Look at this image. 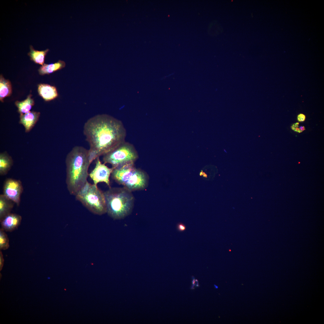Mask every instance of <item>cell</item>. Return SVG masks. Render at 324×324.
Returning <instances> with one entry per match:
<instances>
[{"label": "cell", "mask_w": 324, "mask_h": 324, "mask_svg": "<svg viewBox=\"0 0 324 324\" xmlns=\"http://www.w3.org/2000/svg\"><path fill=\"white\" fill-rule=\"evenodd\" d=\"M4 262V259L2 252L1 250L0 251V270L2 269L3 267Z\"/></svg>", "instance_id": "obj_21"}, {"label": "cell", "mask_w": 324, "mask_h": 324, "mask_svg": "<svg viewBox=\"0 0 324 324\" xmlns=\"http://www.w3.org/2000/svg\"><path fill=\"white\" fill-rule=\"evenodd\" d=\"M305 130V127H304V126H300L298 128V130H297V132H298L299 133H301L302 132H303V131H304Z\"/></svg>", "instance_id": "obj_24"}, {"label": "cell", "mask_w": 324, "mask_h": 324, "mask_svg": "<svg viewBox=\"0 0 324 324\" xmlns=\"http://www.w3.org/2000/svg\"><path fill=\"white\" fill-rule=\"evenodd\" d=\"M95 165L94 169L89 174L94 184L97 185L100 182H104L110 187V177L114 169L109 168L104 163H102L98 157L95 159Z\"/></svg>", "instance_id": "obj_8"}, {"label": "cell", "mask_w": 324, "mask_h": 324, "mask_svg": "<svg viewBox=\"0 0 324 324\" xmlns=\"http://www.w3.org/2000/svg\"><path fill=\"white\" fill-rule=\"evenodd\" d=\"M214 287H215V288H216V289H218V287L217 285H215L214 284Z\"/></svg>", "instance_id": "obj_26"}, {"label": "cell", "mask_w": 324, "mask_h": 324, "mask_svg": "<svg viewBox=\"0 0 324 324\" xmlns=\"http://www.w3.org/2000/svg\"><path fill=\"white\" fill-rule=\"evenodd\" d=\"M191 278H192V285H191V287H190V289H191V290H194L195 288L194 287V286L196 285L195 279V277L193 276H192Z\"/></svg>", "instance_id": "obj_23"}, {"label": "cell", "mask_w": 324, "mask_h": 324, "mask_svg": "<svg viewBox=\"0 0 324 324\" xmlns=\"http://www.w3.org/2000/svg\"><path fill=\"white\" fill-rule=\"evenodd\" d=\"M104 193L106 213L112 218L122 219L131 213L134 202L132 191L124 187H110Z\"/></svg>", "instance_id": "obj_3"}, {"label": "cell", "mask_w": 324, "mask_h": 324, "mask_svg": "<svg viewBox=\"0 0 324 324\" xmlns=\"http://www.w3.org/2000/svg\"><path fill=\"white\" fill-rule=\"evenodd\" d=\"M9 247V240L8 235L2 228L0 229V249L6 250Z\"/></svg>", "instance_id": "obj_18"}, {"label": "cell", "mask_w": 324, "mask_h": 324, "mask_svg": "<svg viewBox=\"0 0 324 324\" xmlns=\"http://www.w3.org/2000/svg\"><path fill=\"white\" fill-rule=\"evenodd\" d=\"M22 220V217L20 215L10 213L0 221L1 228L5 231H13L20 224Z\"/></svg>", "instance_id": "obj_9"}, {"label": "cell", "mask_w": 324, "mask_h": 324, "mask_svg": "<svg viewBox=\"0 0 324 324\" xmlns=\"http://www.w3.org/2000/svg\"><path fill=\"white\" fill-rule=\"evenodd\" d=\"M23 191V187L20 180L8 178L4 181L3 194L16 203L17 206L20 205Z\"/></svg>", "instance_id": "obj_7"}, {"label": "cell", "mask_w": 324, "mask_h": 324, "mask_svg": "<svg viewBox=\"0 0 324 324\" xmlns=\"http://www.w3.org/2000/svg\"><path fill=\"white\" fill-rule=\"evenodd\" d=\"M38 90L39 95L46 101L53 100L58 96L56 88L48 84H39Z\"/></svg>", "instance_id": "obj_11"}, {"label": "cell", "mask_w": 324, "mask_h": 324, "mask_svg": "<svg viewBox=\"0 0 324 324\" xmlns=\"http://www.w3.org/2000/svg\"><path fill=\"white\" fill-rule=\"evenodd\" d=\"M40 113L39 112L30 111L28 113L20 114L19 123L25 128L26 132H29L38 121Z\"/></svg>", "instance_id": "obj_10"}, {"label": "cell", "mask_w": 324, "mask_h": 324, "mask_svg": "<svg viewBox=\"0 0 324 324\" xmlns=\"http://www.w3.org/2000/svg\"><path fill=\"white\" fill-rule=\"evenodd\" d=\"M88 150L81 146L74 147L66 159V183L70 194L75 196L87 182L91 164Z\"/></svg>", "instance_id": "obj_2"}, {"label": "cell", "mask_w": 324, "mask_h": 324, "mask_svg": "<svg viewBox=\"0 0 324 324\" xmlns=\"http://www.w3.org/2000/svg\"><path fill=\"white\" fill-rule=\"evenodd\" d=\"M305 116L302 113L299 114L297 117V120L299 122H303L305 121Z\"/></svg>", "instance_id": "obj_20"}, {"label": "cell", "mask_w": 324, "mask_h": 324, "mask_svg": "<svg viewBox=\"0 0 324 324\" xmlns=\"http://www.w3.org/2000/svg\"><path fill=\"white\" fill-rule=\"evenodd\" d=\"M111 176L117 183L132 192L144 190L148 185V175L144 171L136 168L134 163L114 168Z\"/></svg>", "instance_id": "obj_4"}, {"label": "cell", "mask_w": 324, "mask_h": 324, "mask_svg": "<svg viewBox=\"0 0 324 324\" xmlns=\"http://www.w3.org/2000/svg\"><path fill=\"white\" fill-rule=\"evenodd\" d=\"M12 93V88L10 82L5 79L2 75L0 76V100L4 102V99L10 96Z\"/></svg>", "instance_id": "obj_17"}, {"label": "cell", "mask_w": 324, "mask_h": 324, "mask_svg": "<svg viewBox=\"0 0 324 324\" xmlns=\"http://www.w3.org/2000/svg\"><path fill=\"white\" fill-rule=\"evenodd\" d=\"M195 281L196 283V287H199L200 286V285L199 284V282L198 280L197 279H195Z\"/></svg>", "instance_id": "obj_25"}, {"label": "cell", "mask_w": 324, "mask_h": 324, "mask_svg": "<svg viewBox=\"0 0 324 324\" xmlns=\"http://www.w3.org/2000/svg\"><path fill=\"white\" fill-rule=\"evenodd\" d=\"M32 95L29 94L27 98L22 101L17 100L15 104L18 108V111L20 114H24L30 111L34 104V100L32 98Z\"/></svg>", "instance_id": "obj_16"}, {"label": "cell", "mask_w": 324, "mask_h": 324, "mask_svg": "<svg viewBox=\"0 0 324 324\" xmlns=\"http://www.w3.org/2000/svg\"><path fill=\"white\" fill-rule=\"evenodd\" d=\"M299 124L298 122H296L293 124L291 126V129L294 131L297 132Z\"/></svg>", "instance_id": "obj_22"}, {"label": "cell", "mask_w": 324, "mask_h": 324, "mask_svg": "<svg viewBox=\"0 0 324 324\" xmlns=\"http://www.w3.org/2000/svg\"><path fill=\"white\" fill-rule=\"evenodd\" d=\"M66 65L65 62L59 60L57 62L50 64H44L38 69L40 75L50 74L64 68Z\"/></svg>", "instance_id": "obj_13"}, {"label": "cell", "mask_w": 324, "mask_h": 324, "mask_svg": "<svg viewBox=\"0 0 324 324\" xmlns=\"http://www.w3.org/2000/svg\"><path fill=\"white\" fill-rule=\"evenodd\" d=\"M139 158L137 152L131 144L124 142L112 151L103 155L104 163L115 168L130 163H134Z\"/></svg>", "instance_id": "obj_6"}, {"label": "cell", "mask_w": 324, "mask_h": 324, "mask_svg": "<svg viewBox=\"0 0 324 324\" xmlns=\"http://www.w3.org/2000/svg\"><path fill=\"white\" fill-rule=\"evenodd\" d=\"M15 203L3 194L0 195V221L10 213Z\"/></svg>", "instance_id": "obj_12"}, {"label": "cell", "mask_w": 324, "mask_h": 324, "mask_svg": "<svg viewBox=\"0 0 324 324\" xmlns=\"http://www.w3.org/2000/svg\"><path fill=\"white\" fill-rule=\"evenodd\" d=\"M13 164V159L6 152L0 154V175L5 176L7 174Z\"/></svg>", "instance_id": "obj_14"}, {"label": "cell", "mask_w": 324, "mask_h": 324, "mask_svg": "<svg viewBox=\"0 0 324 324\" xmlns=\"http://www.w3.org/2000/svg\"><path fill=\"white\" fill-rule=\"evenodd\" d=\"M83 131L89 145L88 150L91 163L125 142L126 135L122 123L106 114L97 115L88 119L84 124Z\"/></svg>", "instance_id": "obj_1"}, {"label": "cell", "mask_w": 324, "mask_h": 324, "mask_svg": "<svg viewBox=\"0 0 324 324\" xmlns=\"http://www.w3.org/2000/svg\"><path fill=\"white\" fill-rule=\"evenodd\" d=\"M30 49L28 55L30 57L31 60L37 64L43 65L44 64L45 56L49 50L46 49L42 51L36 50L32 45L30 46Z\"/></svg>", "instance_id": "obj_15"}, {"label": "cell", "mask_w": 324, "mask_h": 324, "mask_svg": "<svg viewBox=\"0 0 324 324\" xmlns=\"http://www.w3.org/2000/svg\"><path fill=\"white\" fill-rule=\"evenodd\" d=\"M177 230L180 232H184L186 229V226L184 224L182 223H179L177 225Z\"/></svg>", "instance_id": "obj_19"}, {"label": "cell", "mask_w": 324, "mask_h": 324, "mask_svg": "<svg viewBox=\"0 0 324 324\" xmlns=\"http://www.w3.org/2000/svg\"><path fill=\"white\" fill-rule=\"evenodd\" d=\"M75 196L77 200L93 214L100 215L106 213L104 192L97 185L87 181Z\"/></svg>", "instance_id": "obj_5"}]
</instances>
